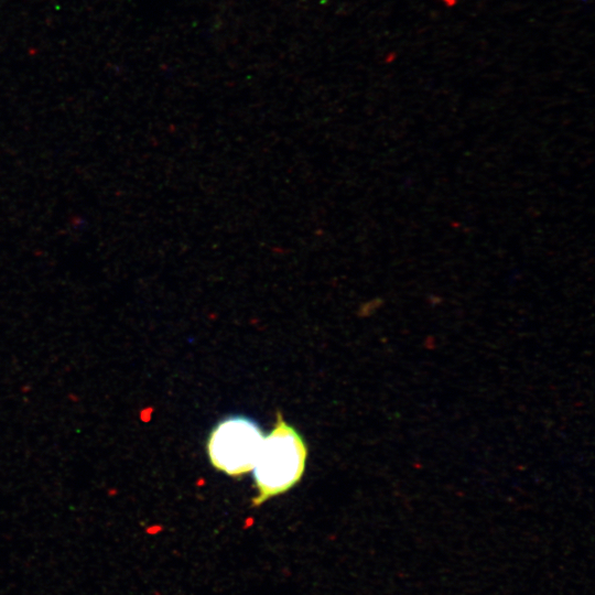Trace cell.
Here are the masks:
<instances>
[{
	"label": "cell",
	"instance_id": "2",
	"mask_svg": "<svg viewBox=\"0 0 595 595\" xmlns=\"http://www.w3.org/2000/svg\"><path fill=\"white\" fill-rule=\"evenodd\" d=\"M264 434L253 419L232 414L212 429L207 439V455L212 465L228 476H242L256 463Z\"/></svg>",
	"mask_w": 595,
	"mask_h": 595
},
{
	"label": "cell",
	"instance_id": "1",
	"mask_svg": "<svg viewBox=\"0 0 595 595\" xmlns=\"http://www.w3.org/2000/svg\"><path fill=\"white\" fill-rule=\"evenodd\" d=\"M306 459L307 446L304 439L278 412L274 425L264 435L252 467L257 495L251 506L259 507L293 488L304 474Z\"/></svg>",
	"mask_w": 595,
	"mask_h": 595
}]
</instances>
